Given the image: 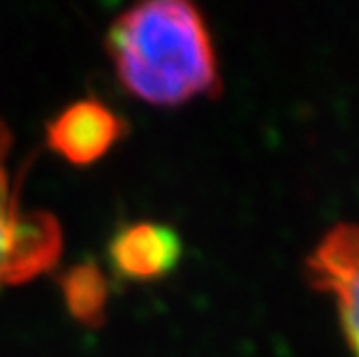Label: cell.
I'll return each instance as SVG.
<instances>
[{"mask_svg": "<svg viewBox=\"0 0 359 357\" xmlns=\"http://www.w3.org/2000/svg\"><path fill=\"white\" fill-rule=\"evenodd\" d=\"M121 83L149 105L174 107L220 93V67L206 19L186 0L130 7L107 37Z\"/></svg>", "mask_w": 359, "mask_h": 357, "instance_id": "cell-1", "label": "cell"}, {"mask_svg": "<svg viewBox=\"0 0 359 357\" xmlns=\"http://www.w3.org/2000/svg\"><path fill=\"white\" fill-rule=\"evenodd\" d=\"M12 135L0 123V285L44 274L60 255V227L44 211H24L7 167Z\"/></svg>", "mask_w": 359, "mask_h": 357, "instance_id": "cell-2", "label": "cell"}, {"mask_svg": "<svg viewBox=\"0 0 359 357\" xmlns=\"http://www.w3.org/2000/svg\"><path fill=\"white\" fill-rule=\"evenodd\" d=\"M306 276L330 295L350 357H359V225L336 223L306 257Z\"/></svg>", "mask_w": 359, "mask_h": 357, "instance_id": "cell-3", "label": "cell"}, {"mask_svg": "<svg viewBox=\"0 0 359 357\" xmlns=\"http://www.w3.org/2000/svg\"><path fill=\"white\" fill-rule=\"evenodd\" d=\"M126 123L97 100H81L65 107L47 128L53 154L72 165H90L123 137Z\"/></svg>", "mask_w": 359, "mask_h": 357, "instance_id": "cell-4", "label": "cell"}, {"mask_svg": "<svg viewBox=\"0 0 359 357\" xmlns=\"http://www.w3.org/2000/svg\"><path fill=\"white\" fill-rule=\"evenodd\" d=\"M109 257L118 276L130 281H154L177 267L181 260V239L170 225L133 223L114 234Z\"/></svg>", "mask_w": 359, "mask_h": 357, "instance_id": "cell-5", "label": "cell"}, {"mask_svg": "<svg viewBox=\"0 0 359 357\" xmlns=\"http://www.w3.org/2000/svg\"><path fill=\"white\" fill-rule=\"evenodd\" d=\"M67 311L83 325H97L107 307V281L95 264H77L63 276Z\"/></svg>", "mask_w": 359, "mask_h": 357, "instance_id": "cell-6", "label": "cell"}]
</instances>
